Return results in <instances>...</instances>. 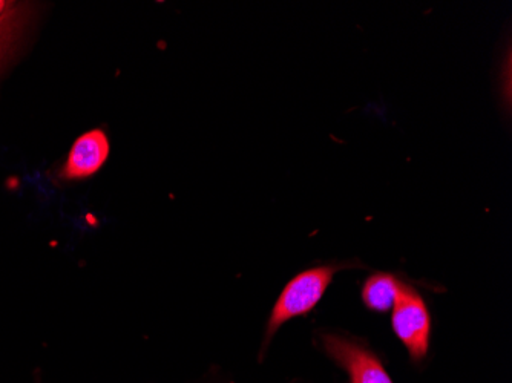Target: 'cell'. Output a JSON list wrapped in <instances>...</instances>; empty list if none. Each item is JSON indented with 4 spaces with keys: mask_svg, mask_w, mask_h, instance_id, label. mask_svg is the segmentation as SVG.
Returning <instances> with one entry per match:
<instances>
[{
    "mask_svg": "<svg viewBox=\"0 0 512 383\" xmlns=\"http://www.w3.org/2000/svg\"><path fill=\"white\" fill-rule=\"evenodd\" d=\"M339 267L322 266L299 273L286 285L270 316L267 336L272 338L281 325L296 316L307 315L316 307Z\"/></svg>",
    "mask_w": 512,
    "mask_h": 383,
    "instance_id": "1",
    "label": "cell"
},
{
    "mask_svg": "<svg viewBox=\"0 0 512 383\" xmlns=\"http://www.w3.org/2000/svg\"><path fill=\"white\" fill-rule=\"evenodd\" d=\"M391 322L394 333L404 342L414 361L422 359L430 345V313L422 296L410 285H401Z\"/></svg>",
    "mask_w": 512,
    "mask_h": 383,
    "instance_id": "2",
    "label": "cell"
},
{
    "mask_svg": "<svg viewBox=\"0 0 512 383\" xmlns=\"http://www.w3.org/2000/svg\"><path fill=\"white\" fill-rule=\"evenodd\" d=\"M322 344L327 353L350 373L352 383H393L378 359L356 342L336 334H325Z\"/></svg>",
    "mask_w": 512,
    "mask_h": 383,
    "instance_id": "3",
    "label": "cell"
},
{
    "mask_svg": "<svg viewBox=\"0 0 512 383\" xmlns=\"http://www.w3.org/2000/svg\"><path fill=\"white\" fill-rule=\"evenodd\" d=\"M109 151L111 148H109L108 135L102 129H92L80 135L69 151L62 178L82 180V178L92 177L108 160Z\"/></svg>",
    "mask_w": 512,
    "mask_h": 383,
    "instance_id": "4",
    "label": "cell"
},
{
    "mask_svg": "<svg viewBox=\"0 0 512 383\" xmlns=\"http://www.w3.org/2000/svg\"><path fill=\"white\" fill-rule=\"evenodd\" d=\"M404 282L394 278L393 275L388 273H376L365 282L364 289H362V299L364 304L370 310L385 313V311L393 308L396 298H398L399 290Z\"/></svg>",
    "mask_w": 512,
    "mask_h": 383,
    "instance_id": "5",
    "label": "cell"
},
{
    "mask_svg": "<svg viewBox=\"0 0 512 383\" xmlns=\"http://www.w3.org/2000/svg\"><path fill=\"white\" fill-rule=\"evenodd\" d=\"M17 11L13 7H5V4H0V56L4 54L10 40L13 39V34L17 30Z\"/></svg>",
    "mask_w": 512,
    "mask_h": 383,
    "instance_id": "6",
    "label": "cell"
}]
</instances>
